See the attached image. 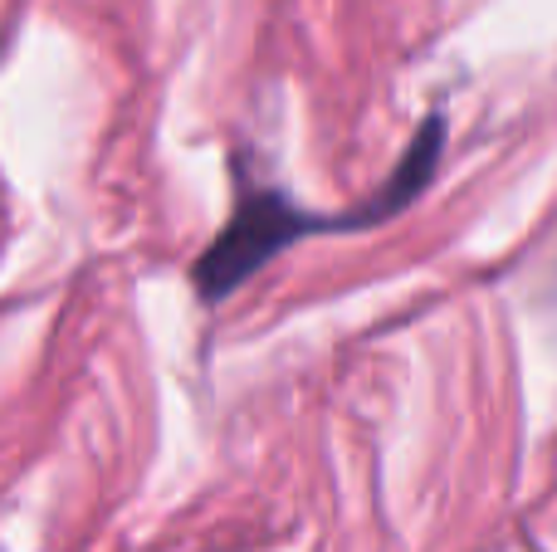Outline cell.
Returning a JSON list of instances; mask_svg holds the SVG:
<instances>
[{
    "label": "cell",
    "mask_w": 557,
    "mask_h": 552,
    "mask_svg": "<svg viewBox=\"0 0 557 552\" xmlns=\"http://www.w3.org/2000/svg\"><path fill=\"white\" fill-rule=\"evenodd\" d=\"M441 152H445V117L435 113V117H425V127L411 137L401 166L386 176L382 191H376L367 205L343 211V215L308 211V205H298L294 196L278 191V186H240L225 225L215 230V240L206 244L201 260L191 264L196 293H201L206 303H221V299H231L245 279H255L274 254L294 250V244L308 240V235L362 230V225H376V221H386V215H396L411 196H421V186L431 181V172L441 166Z\"/></svg>",
    "instance_id": "1"
}]
</instances>
